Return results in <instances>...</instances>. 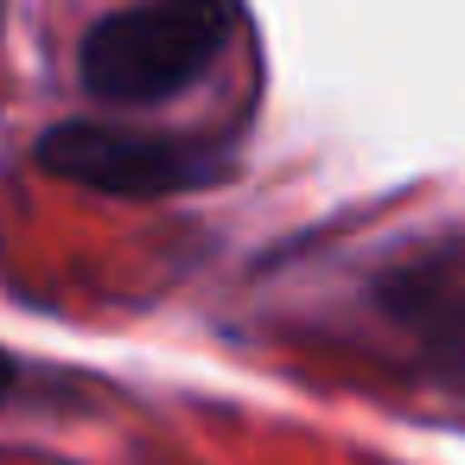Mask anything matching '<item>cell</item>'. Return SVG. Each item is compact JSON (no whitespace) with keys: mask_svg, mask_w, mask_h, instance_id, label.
I'll use <instances>...</instances> for the list:
<instances>
[{"mask_svg":"<svg viewBox=\"0 0 465 465\" xmlns=\"http://www.w3.org/2000/svg\"><path fill=\"white\" fill-rule=\"evenodd\" d=\"M236 33L242 0H134L84 33L77 84L109 109H160L198 90Z\"/></svg>","mask_w":465,"mask_h":465,"instance_id":"obj_1","label":"cell"},{"mask_svg":"<svg viewBox=\"0 0 465 465\" xmlns=\"http://www.w3.org/2000/svg\"><path fill=\"white\" fill-rule=\"evenodd\" d=\"M33 160L52 179L103 192V198H185L236 173L230 141L147 134V128H115V122H58L39 134Z\"/></svg>","mask_w":465,"mask_h":465,"instance_id":"obj_2","label":"cell"},{"mask_svg":"<svg viewBox=\"0 0 465 465\" xmlns=\"http://www.w3.org/2000/svg\"><path fill=\"white\" fill-rule=\"evenodd\" d=\"M370 306L414 344L427 382L465 401V281H452L446 268L408 262L370 287Z\"/></svg>","mask_w":465,"mask_h":465,"instance_id":"obj_3","label":"cell"},{"mask_svg":"<svg viewBox=\"0 0 465 465\" xmlns=\"http://www.w3.org/2000/svg\"><path fill=\"white\" fill-rule=\"evenodd\" d=\"M14 382H20V363H14V357H7V351H0V395H7V389H14Z\"/></svg>","mask_w":465,"mask_h":465,"instance_id":"obj_4","label":"cell"}]
</instances>
